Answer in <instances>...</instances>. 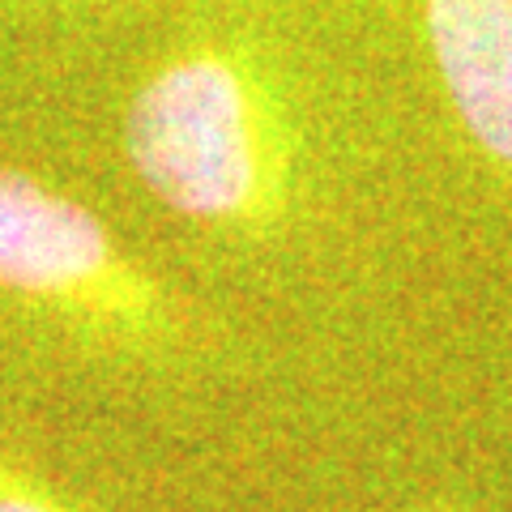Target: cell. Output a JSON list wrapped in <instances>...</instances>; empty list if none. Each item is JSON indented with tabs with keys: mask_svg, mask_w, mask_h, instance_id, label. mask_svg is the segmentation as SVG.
Returning <instances> with one entry per match:
<instances>
[{
	"mask_svg": "<svg viewBox=\"0 0 512 512\" xmlns=\"http://www.w3.org/2000/svg\"><path fill=\"white\" fill-rule=\"evenodd\" d=\"M0 512H73V508L60 504L35 474H26L18 461L0 453Z\"/></svg>",
	"mask_w": 512,
	"mask_h": 512,
	"instance_id": "4",
	"label": "cell"
},
{
	"mask_svg": "<svg viewBox=\"0 0 512 512\" xmlns=\"http://www.w3.org/2000/svg\"><path fill=\"white\" fill-rule=\"evenodd\" d=\"M124 150L171 214L210 227L269 214L286 180L269 90L222 43H192L146 77L124 116Z\"/></svg>",
	"mask_w": 512,
	"mask_h": 512,
	"instance_id": "1",
	"label": "cell"
},
{
	"mask_svg": "<svg viewBox=\"0 0 512 512\" xmlns=\"http://www.w3.org/2000/svg\"><path fill=\"white\" fill-rule=\"evenodd\" d=\"M423 30L466 133L512 167V0H423Z\"/></svg>",
	"mask_w": 512,
	"mask_h": 512,
	"instance_id": "3",
	"label": "cell"
},
{
	"mask_svg": "<svg viewBox=\"0 0 512 512\" xmlns=\"http://www.w3.org/2000/svg\"><path fill=\"white\" fill-rule=\"evenodd\" d=\"M0 291L47 303L111 338L163 329V295L111 231L35 175L0 167Z\"/></svg>",
	"mask_w": 512,
	"mask_h": 512,
	"instance_id": "2",
	"label": "cell"
}]
</instances>
